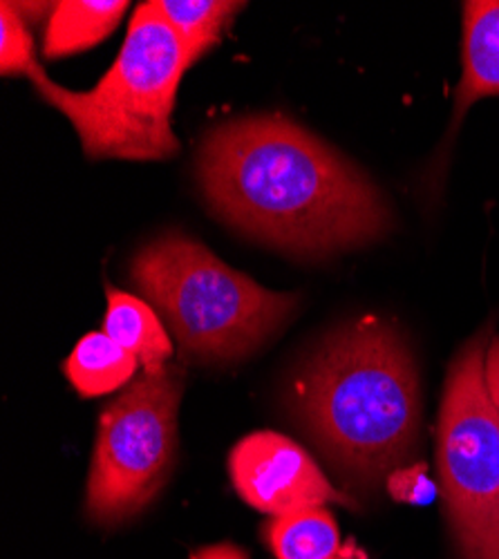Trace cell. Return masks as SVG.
Masks as SVG:
<instances>
[{
  "mask_svg": "<svg viewBox=\"0 0 499 559\" xmlns=\"http://www.w3.org/2000/svg\"><path fill=\"white\" fill-rule=\"evenodd\" d=\"M198 179L222 219L296 255L354 249L392 226L375 181L281 115L240 117L213 128L200 146Z\"/></svg>",
  "mask_w": 499,
  "mask_h": 559,
  "instance_id": "1",
  "label": "cell"
},
{
  "mask_svg": "<svg viewBox=\"0 0 499 559\" xmlns=\"http://www.w3.org/2000/svg\"><path fill=\"white\" fill-rule=\"evenodd\" d=\"M305 428L336 468L377 486L413 456L419 424V377L403 336L366 316L332 334L294 381Z\"/></svg>",
  "mask_w": 499,
  "mask_h": 559,
  "instance_id": "2",
  "label": "cell"
},
{
  "mask_svg": "<svg viewBox=\"0 0 499 559\" xmlns=\"http://www.w3.org/2000/svg\"><path fill=\"white\" fill-rule=\"evenodd\" d=\"M191 68L181 38L142 3L104 79L85 92L66 90L43 68L29 74L38 95L68 117L90 159L162 162L179 153L173 110Z\"/></svg>",
  "mask_w": 499,
  "mask_h": 559,
  "instance_id": "3",
  "label": "cell"
},
{
  "mask_svg": "<svg viewBox=\"0 0 499 559\" xmlns=\"http://www.w3.org/2000/svg\"><path fill=\"white\" fill-rule=\"evenodd\" d=\"M130 275L164 316L179 349L211 362L245 358L298 305V296L260 287L181 233L146 245L134 255Z\"/></svg>",
  "mask_w": 499,
  "mask_h": 559,
  "instance_id": "4",
  "label": "cell"
},
{
  "mask_svg": "<svg viewBox=\"0 0 499 559\" xmlns=\"http://www.w3.org/2000/svg\"><path fill=\"white\" fill-rule=\"evenodd\" d=\"M486 328L450 362L437 461L452 533L464 559H499V414L486 385Z\"/></svg>",
  "mask_w": 499,
  "mask_h": 559,
  "instance_id": "5",
  "label": "cell"
},
{
  "mask_svg": "<svg viewBox=\"0 0 499 559\" xmlns=\"http://www.w3.org/2000/svg\"><path fill=\"white\" fill-rule=\"evenodd\" d=\"M181 371L166 367L134 379L99 418L85 512L99 526L132 520L166 486L177 452Z\"/></svg>",
  "mask_w": 499,
  "mask_h": 559,
  "instance_id": "6",
  "label": "cell"
},
{
  "mask_svg": "<svg viewBox=\"0 0 499 559\" xmlns=\"http://www.w3.org/2000/svg\"><path fill=\"white\" fill-rule=\"evenodd\" d=\"M229 473L238 495L271 518L330 501L354 506L296 441L278 432H253L238 441L229 454Z\"/></svg>",
  "mask_w": 499,
  "mask_h": 559,
  "instance_id": "7",
  "label": "cell"
},
{
  "mask_svg": "<svg viewBox=\"0 0 499 559\" xmlns=\"http://www.w3.org/2000/svg\"><path fill=\"white\" fill-rule=\"evenodd\" d=\"M462 8L464 70L455 92L452 132L475 102L499 97V0H468Z\"/></svg>",
  "mask_w": 499,
  "mask_h": 559,
  "instance_id": "8",
  "label": "cell"
},
{
  "mask_svg": "<svg viewBox=\"0 0 499 559\" xmlns=\"http://www.w3.org/2000/svg\"><path fill=\"white\" fill-rule=\"evenodd\" d=\"M104 332L140 360L146 374L166 369L173 356V343L155 309L138 296L108 287V311Z\"/></svg>",
  "mask_w": 499,
  "mask_h": 559,
  "instance_id": "9",
  "label": "cell"
},
{
  "mask_svg": "<svg viewBox=\"0 0 499 559\" xmlns=\"http://www.w3.org/2000/svg\"><path fill=\"white\" fill-rule=\"evenodd\" d=\"M130 3L126 0H63L55 3L45 29L43 55L63 59L95 48L119 25Z\"/></svg>",
  "mask_w": 499,
  "mask_h": 559,
  "instance_id": "10",
  "label": "cell"
},
{
  "mask_svg": "<svg viewBox=\"0 0 499 559\" xmlns=\"http://www.w3.org/2000/svg\"><path fill=\"white\" fill-rule=\"evenodd\" d=\"M262 539L276 559H332L343 546L338 524L325 506L271 518L262 526Z\"/></svg>",
  "mask_w": 499,
  "mask_h": 559,
  "instance_id": "11",
  "label": "cell"
},
{
  "mask_svg": "<svg viewBox=\"0 0 499 559\" xmlns=\"http://www.w3.org/2000/svg\"><path fill=\"white\" fill-rule=\"evenodd\" d=\"M138 367L140 360L117 345L106 332H93L76 343L63 371L81 396L97 399L123 388Z\"/></svg>",
  "mask_w": 499,
  "mask_h": 559,
  "instance_id": "12",
  "label": "cell"
},
{
  "mask_svg": "<svg viewBox=\"0 0 499 559\" xmlns=\"http://www.w3.org/2000/svg\"><path fill=\"white\" fill-rule=\"evenodd\" d=\"M148 8L181 38L191 66L222 40L245 3L231 0H151Z\"/></svg>",
  "mask_w": 499,
  "mask_h": 559,
  "instance_id": "13",
  "label": "cell"
},
{
  "mask_svg": "<svg viewBox=\"0 0 499 559\" xmlns=\"http://www.w3.org/2000/svg\"><path fill=\"white\" fill-rule=\"evenodd\" d=\"M38 61L34 55V40L23 19L21 3L0 5V72L3 76L23 74L29 79L34 70H38Z\"/></svg>",
  "mask_w": 499,
  "mask_h": 559,
  "instance_id": "14",
  "label": "cell"
},
{
  "mask_svg": "<svg viewBox=\"0 0 499 559\" xmlns=\"http://www.w3.org/2000/svg\"><path fill=\"white\" fill-rule=\"evenodd\" d=\"M388 492L392 499L411 506H428L437 499V484L430 477L426 463L403 465L388 475Z\"/></svg>",
  "mask_w": 499,
  "mask_h": 559,
  "instance_id": "15",
  "label": "cell"
},
{
  "mask_svg": "<svg viewBox=\"0 0 499 559\" xmlns=\"http://www.w3.org/2000/svg\"><path fill=\"white\" fill-rule=\"evenodd\" d=\"M486 385L490 401L499 414V336H495L486 352Z\"/></svg>",
  "mask_w": 499,
  "mask_h": 559,
  "instance_id": "16",
  "label": "cell"
},
{
  "mask_svg": "<svg viewBox=\"0 0 499 559\" xmlns=\"http://www.w3.org/2000/svg\"><path fill=\"white\" fill-rule=\"evenodd\" d=\"M191 559H249V555L231 542H222V544H213L195 550Z\"/></svg>",
  "mask_w": 499,
  "mask_h": 559,
  "instance_id": "17",
  "label": "cell"
},
{
  "mask_svg": "<svg viewBox=\"0 0 499 559\" xmlns=\"http://www.w3.org/2000/svg\"><path fill=\"white\" fill-rule=\"evenodd\" d=\"M332 559H368V555L356 546L354 539H349V542H345V544L341 546V550H338Z\"/></svg>",
  "mask_w": 499,
  "mask_h": 559,
  "instance_id": "18",
  "label": "cell"
}]
</instances>
